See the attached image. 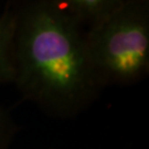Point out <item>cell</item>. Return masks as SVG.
Here are the masks:
<instances>
[{
  "label": "cell",
  "mask_w": 149,
  "mask_h": 149,
  "mask_svg": "<svg viewBox=\"0 0 149 149\" xmlns=\"http://www.w3.org/2000/svg\"><path fill=\"white\" fill-rule=\"evenodd\" d=\"M19 2H8L0 13V85L13 84L16 77L15 36Z\"/></svg>",
  "instance_id": "cell-3"
},
{
  "label": "cell",
  "mask_w": 149,
  "mask_h": 149,
  "mask_svg": "<svg viewBox=\"0 0 149 149\" xmlns=\"http://www.w3.org/2000/svg\"><path fill=\"white\" fill-rule=\"evenodd\" d=\"M19 130L11 112L0 103V149H9Z\"/></svg>",
  "instance_id": "cell-5"
},
{
  "label": "cell",
  "mask_w": 149,
  "mask_h": 149,
  "mask_svg": "<svg viewBox=\"0 0 149 149\" xmlns=\"http://www.w3.org/2000/svg\"><path fill=\"white\" fill-rule=\"evenodd\" d=\"M85 39L104 87L138 83L149 71V2L120 0L111 15L85 29Z\"/></svg>",
  "instance_id": "cell-2"
},
{
  "label": "cell",
  "mask_w": 149,
  "mask_h": 149,
  "mask_svg": "<svg viewBox=\"0 0 149 149\" xmlns=\"http://www.w3.org/2000/svg\"><path fill=\"white\" fill-rule=\"evenodd\" d=\"M58 2L83 27L90 28L111 15L120 0H58Z\"/></svg>",
  "instance_id": "cell-4"
},
{
  "label": "cell",
  "mask_w": 149,
  "mask_h": 149,
  "mask_svg": "<svg viewBox=\"0 0 149 149\" xmlns=\"http://www.w3.org/2000/svg\"><path fill=\"white\" fill-rule=\"evenodd\" d=\"M15 85L23 100L56 119H74L105 88L91 62L85 28L58 0L19 2Z\"/></svg>",
  "instance_id": "cell-1"
}]
</instances>
